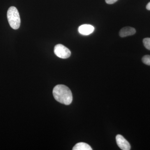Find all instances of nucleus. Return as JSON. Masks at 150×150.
Masks as SVG:
<instances>
[{"label": "nucleus", "mask_w": 150, "mask_h": 150, "mask_svg": "<svg viewBox=\"0 0 150 150\" xmlns=\"http://www.w3.org/2000/svg\"><path fill=\"white\" fill-rule=\"evenodd\" d=\"M53 95L57 101L69 105L73 100V96L71 90L64 85H58L54 88L53 91Z\"/></svg>", "instance_id": "obj_1"}, {"label": "nucleus", "mask_w": 150, "mask_h": 150, "mask_svg": "<svg viewBox=\"0 0 150 150\" xmlns=\"http://www.w3.org/2000/svg\"><path fill=\"white\" fill-rule=\"evenodd\" d=\"M7 16L11 27L13 29H18L20 26L21 19L17 9L14 6L10 7Z\"/></svg>", "instance_id": "obj_2"}, {"label": "nucleus", "mask_w": 150, "mask_h": 150, "mask_svg": "<svg viewBox=\"0 0 150 150\" xmlns=\"http://www.w3.org/2000/svg\"><path fill=\"white\" fill-rule=\"evenodd\" d=\"M54 53L56 56L61 59H66L71 56V51L62 44L56 45L54 48Z\"/></svg>", "instance_id": "obj_3"}, {"label": "nucleus", "mask_w": 150, "mask_h": 150, "mask_svg": "<svg viewBox=\"0 0 150 150\" xmlns=\"http://www.w3.org/2000/svg\"><path fill=\"white\" fill-rule=\"evenodd\" d=\"M116 143L119 148L123 150H129L131 149V146L128 142L121 135H117L116 137Z\"/></svg>", "instance_id": "obj_4"}, {"label": "nucleus", "mask_w": 150, "mask_h": 150, "mask_svg": "<svg viewBox=\"0 0 150 150\" xmlns=\"http://www.w3.org/2000/svg\"><path fill=\"white\" fill-rule=\"evenodd\" d=\"M94 27L89 24H84L81 25L79 28V32L83 35H90L93 32Z\"/></svg>", "instance_id": "obj_5"}, {"label": "nucleus", "mask_w": 150, "mask_h": 150, "mask_svg": "<svg viewBox=\"0 0 150 150\" xmlns=\"http://www.w3.org/2000/svg\"><path fill=\"white\" fill-rule=\"evenodd\" d=\"M136 33V29L134 28L125 27L123 28L120 30L119 35L121 37H125L129 35H134Z\"/></svg>", "instance_id": "obj_6"}, {"label": "nucleus", "mask_w": 150, "mask_h": 150, "mask_svg": "<svg viewBox=\"0 0 150 150\" xmlns=\"http://www.w3.org/2000/svg\"><path fill=\"white\" fill-rule=\"evenodd\" d=\"M73 150H92L91 147L86 143L80 142L75 145L73 149Z\"/></svg>", "instance_id": "obj_7"}, {"label": "nucleus", "mask_w": 150, "mask_h": 150, "mask_svg": "<svg viewBox=\"0 0 150 150\" xmlns=\"http://www.w3.org/2000/svg\"><path fill=\"white\" fill-rule=\"evenodd\" d=\"M143 43L145 48L150 50V38H146L143 40Z\"/></svg>", "instance_id": "obj_8"}, {"label": "nucleus", "mask_w": 150, "mask_h": 150, "mask_svg": "<svg viewBox=\"0 0 150 150\" xmlns=\"http://www.w3.org/2000/svg\"><path fill=\"white\" fill-rule=\"evenodd\" d=\"M142 62L146 65L150 66V56L146 55L142 58Z\"/></svg>", "instance_id": "obj_9"}, {"label": "nucleus", "mask_w": 150, "mask_h": 150, "mask_svg": "<svg viewBox=\"0 0 150 150\" xmlns=\"http://www.w3.org/2000/svg\"><path fill=\"white\" fill-rule=\"evenodd\" d=\"M105 2L108 4H112L116 2L118 0H105Z\"/></svg>", "instance_id": "obj_10"}, {"label": "nucleus", "mask_w": 150, "mask_h": 150, "mask_svg": "<svg viewBox=\"0 0 150 150\" xmlns=\"http://www.w3.org/2000/svg\"><path fill=\"white\" fill-rule=\"evenodd\" d=\"M146 8V9L150 11V2L149 3H148Z\"/></svg>", "instance_id": "obj_11"}]
</instances>
